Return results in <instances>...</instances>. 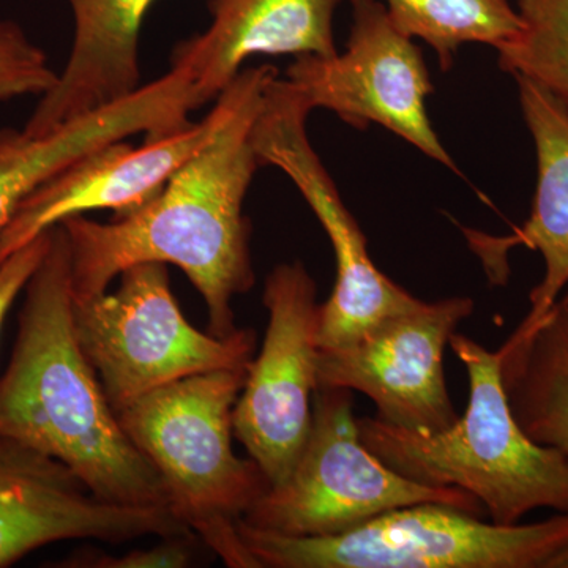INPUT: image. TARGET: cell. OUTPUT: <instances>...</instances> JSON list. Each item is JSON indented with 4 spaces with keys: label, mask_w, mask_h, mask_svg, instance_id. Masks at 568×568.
I'll return each instance as SVG.
<instances>
[{
    "label": "cell",
    "mask_w": 568,
    "mask_h": 568,
    "mask_svg": "<svg viewBox=\"0 0 568 568\" xmlns=\"http://www.w3.org/2000/svg\"><path fill=\"white\" fill-rule=\"evenodd\" d=\"M276 74L274 67L261 65L235 77L224 89L230 108L222 125L149 203L111 223L84 215L61 223L69 239L74 301L106 293L132 265L174 264L203 295L211 334L237 331L234 297L256 283L252 223L244 215L246 193L263 166L253 129Z\"/></svg>",
    "instance_id": "cell-1"
},
{
    "label": "cell",
    "mask_w": 568,
    "mask_h": 568,
    "mask_svg": "<svg viewBox=\"0 0 568 568\" xmlns=\"http://www.w3.org/2000/svg\"><path fill=\"white\" fill-rule=\"evenodd\" d=\"M0 436L59 459L106 503L171 511L162 480L123 432L78 342L62 224L51 227L50 248L26 284L0 377Z\"/></svg>",
    "instance_id": "cell-2"
},
{
    "label": "cell",
    "mask_w": 568,
    "mask_h": 568,
    "mask_svg": "<svg viewBox=\"0 0 568 568\" xmlns=\"http://www.w3.org/2000/svg\"><path fill=\"white\" fill-rule=\"evenodd\" d=\"M448 346L469 381L465 414L436 433L361 417L362 443L410 480L469 493L495 525H518L537 508L567 514L568 458L523 432L504 387L503 349L489 351L457 332Z\"/></svg>",
    "instance_id": "cell-3"
},
{
    "label": "cell",
    "mask_w": 568,
    "mask_h": 568,
    "mask_svg": "<svg viewBox=\"0 0 568 568\" xmlns=\"http://www.w3.org/2000/svg\"><path fill=\"white\" fill-rule=\"evenodd\" d=\"M248 366L175 381L118 413L175 518L231 568H260L239 525L271 487L260 465L233 448L234 407Z\"/></svg>",
    "instance_id": "cell-4"
},
{
    "label": "cell",
    "mask_w": 568,
    "mask_h": 568,
    "mask_svg": "<svg viewBox=\"0 0 568 568\" xmlns=\"http://www.w3.org/2000/svg\"><path fill=\"white\" fill-rule=\"evenodd\" d=\"M239 534L260 568H547L568 547V511L504 526L425 503L336 536H283L244 519Z\"/></svg>",
    "instance_id": "cell-5"
},
{
    "label": "cell",
    "mask_w": 568,
    "mask_h": 568,
    "mask_svg": "<svg viewBox=\"0 0 568 568\" xmlns=\"http://www.w3.org/2000/svg\"><path fill=\"white\" fill-rule=\"evenodd\" d=\"M443 504L474 517L487 510L459 488L410 480L362 443L354 396L347 388H316L312 429L294 469L257 499L244 521L290 537H328L414 504Z\"/></svg>",
    "instance_id": "cell-6"
},
{
    "label": "cell",
    "mask_w": 568,
    "mask_h": 568,
    "mask_svg": "<svg viewBox=\"0 0 568 568\" xmlns=\"http://www.w3.org/2000/svg\"><path fill=\"white\" fill-rule=\"evenodd\" d=\"M73 320L78 342L115 414L175 381L246 368L257 342L252 328L216 336L193 327L162 263L126 268L114 293L73 298Z\"/></svg>",
    "instance_id": "cell-7"
},
{
    "label": "cell",
    "mask_w": 568,
    "mask_h": 568,
    "mask_svg": "<svg viewBox=\"0 0 568 568\" xmlns=\"http://www.w3.org/2000/svg\"><path fill=\"white\" fill-rule=\"evenodd\" d=\"M310 112L293 85L276 74L265 89L253 145L263 166L272 164L294 182L334 248L335 286L320 305L316 332L317 349L332 351L353 345L381 321L410 312L424 301L373 263L364 231L308 140Z\"/></svg>",
    "instance_id": "cell-8"
},
{
    "label": "cell",
    "mask_w": 568,
    "mask_h": 568,
    "mask_svg": "<svg viewBox=\"0 0 568 568\" xmlns=\"http://www.w3.org/2000/svg\"><path fill=\"white\" fill-rule=\"evenodd\" d=\"M351 13L346 51L295 58L284 80L310 110L335 112L355 130L377 123L459 174L426 111L435 85L420 48L395 28L379 0H351Z\"/></svg>",
    "instance_id": "cell-9"
},
{
    "label": "cell",
    "mask_w": 568,
    "mask_h": 568,
    "mask_svg": "<svg viewBox=\"0 0 568 568\" xmlns=\"http://www.w3.org/2000/svg\"><path fill=\"white\" fill-rule=\"evenodd\" d=\"M268 324L234 407V436L272 485L282 484L312 429L317 388V286L301 261L276 265L264 284Z\"/></svg>",
    "instance_id": "cell-10"
},
{
    "label": "cell",
    "mask_w": 568,
    "mask_h": 568,
    "mask_svg": "<svg viewBox=\"0 0 568 568\" xmlns=\"http://www.w3.org/2000/svg\"><path fill=\"white\" fill-rule=\"evenodd\" d=\"M474 310L466 295L422 302L381 321L353 345L317 351V388L361 392L384 424L410 432L447 429L459 416L448 394L444 354Z\"/></svg>",
    "instance_id": "cell-11"
},
{
    "label": "cell",
    "mask_w": 568,
    "mask_h": 568,
    "mask_svg": "<svg viewBox=\"0 0 568 568\" xmlns=\"http://www.w3.org/2000/svg\"><path fill=\"white\" fill-rule=\"evenodd\" d=\"M149 536L193 534L170 510L100 499L59 459L0 436V568L55 541L125 544Z\"/></svg>",
    "instance_id": "cell-12"
},
{
    "label": "cell",
    "mask_w": 568,
    "mask_h": 568,
    "mask_svg": "<svg viewBox=\"0 0 568 568\" xmlns=\"http://www.w3.org/2000/svg\"><path fill=\"white\" fill-rule=\"evenodd\" d=\"M230 108L226 91L215 106L189 129L133 148L111 142L63 168L41 183L17 209L0 235V264L71 216L93 211L126 215L162 192L175 171L211 140Z\"/></svg>",
    "instance_id": "cell-13"
},
{
    "label": "cell",
    "mask_w": 568,
    "mask_h": 568,
    "mask_svg": "<svg viewBox=\"0 0 568 568\" xmlns=\"http://www.w3.org/2000/svg\"><path fill=\"white\" fill-rule=\"evenodd\" d=\"M197 110L192 82L170 70L141 85L132 95L63 123L43 136L24 130L0 129V235L11 216L52 175L95 149L133 134L145 141L163 140L189 129Z\"/></svg>",
    "instance_id": "cell-14"
},
{
    "label": "cell",
    "mask_w": 568,
    "mask_h": 568,
    "mask_svg": "<svg viewBox=\"0 0 568 568\" xmlns=\"http://www.w3.org/2000/svg\"><path fill=\"white\" fill-rule=\"evenodd\" d=\"M515 81L537 153L532 212L514 234L495 237L465 230V235L491 283L507 282V257L515 246H528L544 257V278L530 291L529 313L515 331L523 334L558 304L568 286V108L537 82L523 77Z\"/></svg>",
    "instance_id": "cell-15"
},
{
    "label": "cell",
    "mask_w": 568,
    "mask_h": 568,
    "mask_svg": "<svg viewBox=\"0 0 568 568\" xmlns=\"http://www.w3.org/2000/svg\"><path fill=\"white\" fill-rule=\"evenodd\" d=\"M342 0H209L207 31L175 47L203 104L219 99L254 55L334 58V14Z\"/></svg>",
    "instance_id": "cell-16"
},
{
    "label": "cell",
    "mask_w": 568,
    "mask_h": 568,
    "mask_svg": "<svg viewBox=\"0 0 568 568\" xmlns=\"http://www.w3.org/2000/svg\"><path fill=\"white\" fill-rule=\"evenodd\" d=\"M155 0H69L74 33L58 84L40 97L24 132L43 136L141 88L142 21Z\"/></svg>",
    "instance_id": "cell-17"
},
{
    "label": "cell",
    "mask_w": 568,
    "mask_h": 568,
    "mask_svg": "<svg viewBox=\"0 0 568 568\" xmlns=\"http://www.w3.org/2000/svg\"><path fill=\"white\" fill-rule=\"evenodd\" d=\"M500 349L504 387L523 432L568 458V306L559 301Z\"/></svg>",
    "instance_id": "cell-18"
},
{
    "label": "cell",
    "mask_w": 568,
    "mask_h": 568,
    "mask_svg": "<svg viewBox=\"0 0 568 568\" xmlns=\"http://www.w3.org/2000/svg\"><path fill=\"white\" fill-rule=\"evenodd\" d=\"M384 6L399 32L433 48L444 71L454 67L463 44L484 43L496 50L523 28L510 0H386Z\"/></svg>",
    "instance_id": "cell-19"
},
{
    "label": "cell",
    "mask_w": 568,
    "mask_h": 568,
    "mask_svg": "<svg viewBox=\"0 0 568 568\" xmlns=\"http://www.w3.org/2000/svg\"><path fill=\"white\" fill-rule=\"evenodd\" d=\"M523 28L496 48L500 70L528 78L568 108V0H518Z\"/></svg>",
    "instance_id": "cell-20"
},
{
    "label": "cell",
    "mask_w": 568,
    "mask_h": 568,
    "mask_svg": "<svg viewBox=\"0 0 568 568\" xmlns=\"http://www.w3.org/2000/svg\"><path fill=\"white\" fill-rule=\"evenodd\" d=\"M58 80L47 52L18 22L0 18V103L43 97Z\"/></svg>",
    "instance_id": "cell-21"
},
{
    "label": "cell",
    "mask_w": 568,
    "mask_h": 568,
    "mask_svg": "<svg viewBox=\"0 0 568 568\" xmlns=\"http://www.w3.org/2000/svg\"><path fill=\"white\" fill-rule=\"evenodd\" d=\"M194 536L164 537L151 548L133 549L126 555L106 552H78L63 559L61 567L69 568H186L194 562Z\"/></svg>",
    "instance_id": "cell-22"
},
{
    "label": "cell",
    "mask_w": 568,
    "mask_h": 568,
    "mask_svg": "<svg viewBox=\"0 0 568 568\" xmlns=\"http://www.w3.org/2000/svg\"><path fill=\"white\" fill-rule=\"evenodd\" d=\"M51 230L33 239L28 245L11 253L0 264V334H2L3 321L9 315L11 306L18 295L24 293L26 284L39 267L41 260L50 248Z\"/></svg>",
    "instance_id": "cell-23"
},
{
    "label": "cell",
    "mask_w": 568,
    "mask_h": 568,
    "mask_svg": "<svg viewBox=\"0 0 568 568\" xmlns=\"http://www.w3.org/2000/svg\"><path fill=\"white\" fill-rule=\"evenodd\" d=\"M547 568H568V547L564 548L555 558L549 560Z\"/></svg>",
    "instance_id": "cell-24"
},
{
    "label": "cell",
    "mask_w": 568,
    "mask_h": 568,
    "mask_svg": "<svg viewBox=\"0 0 568 568\" xmlns=\"http://www.w3.org/2000/svg\"><path fill=\"white\" fill-rule=\"evenodd\" d=\"M559 301L562 302L564 305L568 306V286H567V290L564 291V294L560 295Z\"/></svg>",
    "instance_id": "cell-25"
}]
</instances>
